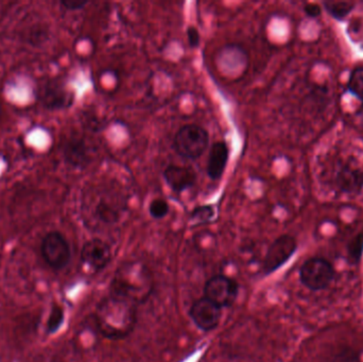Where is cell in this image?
<instances>
[{
	"mask_svg": "<svg viewBox=\"0 0 363 362\" xmlns=\"http://www.w3.org/2000/svg\"><path fill=\"white\" fill-rule=\"evenodd\" d=\"M153 288L155 281L148 267L140 261H128L117 269L111 295L138 306L150 298Z\"/></svg>",
	"mask_w": 363,
	"mask_h": 362,
	"instance_id": "cell-2",
	"label": "cell"
},
{
	"mask_svg": "<svg viewBox=\"0 0 363 362\" xmlns=\"http://www.w3.org/2000/svg\"><path fill=\"white\" fill-rule=\"evenodd\" d=\"M304 12L311 18H317L321 15L322 8L318 4H306L304 6Z\"/></svg>",
	"mask_w": 363,
	"mask_h": 362,
	"instance_id": "cell-23",
	"label": "cell"
},
{
	"mask_svg": "<svg viewBox=\"0 0 363 362\" xmlns=\"http://www.w3.org/2000/svg\"><path fill=\"white\" fill-rule=\"evenodd\" d=\"M298 244L296 238L290 235H281L274 240L267 251L264 261V274L273 273L285 265L296 253Z\"/></svg>",
	"mask_w": 363,
	"mask_h": 362,
	"instance_id": "cell-7",
	"label": "cell"
},
{
	"mask_svg": "<svg viewBox=\"0 0 363 362\" xmlns=\"http://www.w3.org/2000/svg\"><path fill=\"white\" fill-rule=\"evenodd\" d=\"M221 310L222 308L206 298H202L192 304L189 316L201 331L211 332L217 329L219 325L222 316Z\"/></svg>",
	"mask_w": 363,
	"mask_h": 362,
	"instance_id": "cell-8",
	"label": "cell"
},
{
	"mask_svg": "<svg viewBox=\"0 0 363 362\" xmlns=\"http://www.w3.org/2000/svg\"><path fill=\"white\" fill-rule=\"evenodd\" d=\"M40 94L42 101L49 108H65L72 103V94L61 84H47Z\"/></svg>",
	"mask_w": 363,
	"mask_h": 362,
	"instance_id": "cell-13",
	"label": "cell"
},
{
	"mask_svg": "<svg viewBox=\"0 0 363 362\" xmlns=\"http://www.w3.org/2000/svg\"><path fill=\"white\" fill-rule=\"evenodd\" d=\"M228 157H230V149L225 142H217L213 145L209 151L206 165L207 176L211 180L221 179L225 171Z\"/></svg>",
	"mask_w": 363,
	"mask_h": 362,
	"instance_id": "cell-12",
	"label": "cell"
},
{
	"mask_svg": "<svg viewBox=\"0 0 363 362\" xmlns=\"http://www.w3.org/2000/svg\"><path fill=\"white\" fill-rule=\"evenodd\" d=\"M326 12L339 21H343L355 9V2L350 1H324Z\"/></svg>",
	"mask_w": 363,
	"mask_h": 362,
	"instance_id": "cell-16",
	"label": "cell"
},
{
	"mask_svg": "<svg viewBox=\"0 0 363 362\" xmlns=\"http://www.w3.org/2000/svg\"><path fill=\"white\" fill-rule=\"evenodd\" d=\"M208 145V132L198 125H183L174 136V150L186 159H196L202 157Z\"/></svg>",
	"mask_w": 363,
	"mask_h": 362,
	"instance_id": "cell-3",
	"label": "cell"
},
{
	"mask_svg": "<svg viewBox=\"0 0 363 362\" xmlns=\"http://www.w3.org/2000/svg\"><path fill=\"white\" fill-rule=\"evenodd\" d=\"M238 283L224 276L209 278L204 286V298L220 308L230 307L238 297Z\"/></svg>",
	"mask_w": 363,
	"mask_h": 362,
	"instance_id": "cell-6",
	"label": "cell"
},
{
	"mask_svg": "<svg viewBox=\"0 0 363 362\" xmlns=\"http://www.w3.org/2000/svg\"><path fill=\"white\" fill-rule=\"evenodd\" d=\"M347 91L363 102V66H358L352 70L347 81Z\"/></svg>",
	"mask_w": 363,
	"mask_h": 362,
	"instance_id": "cell-17",
	"label": "cell"
},
{
	"mask_svg": "<svg viewBox=\"0 0 363 362\" xmlns=\"http://www.w3.org/2000/svg\"><path fill=\"white\" fill-rule=\"evenodd\" d=\"M169 210V204H168L166 200L162 199V198L152 200L150 205H149V214L155 219L165 218Z\"/></svg>",
	"mask_w": 363,
	"mask_h": 362,
	"instance_id": "cell-21",
	"label": "cell"
},
{
	"mask_svg": "<svg viewBox=\"0 0 363 362\" xmlns=\"http://www.w3.org/2000/svg\"><path fill=\"white\" fill-rule=\"evenodd\" d=\"M336 184L345 195H360L363 191V170L351 164L342 166L337 172Z\"/></svg>",
	"mask_w": 363,
	"mask_h": 362,
	"instance_id": "cell-11",
	"label": "cell"
},
{
	"mask_svg": "<svg viewBox=\"0 0 363 362\" xmlns=\"http://www.w3.org/2000/svg\"><path fill=\"white\" fill-rule=\"evenodd\" d=\"M89 4L87 0H64L61 2L62 6H65L68 10H80Z\"/></svg>",
	"mask_w": 363,
	"mask_h": 362,
	"instance_id": "cell-24",
	"label": "cell"
},
{
	"mask_svg": "<svg viewBox=\"0 0 363 362\" xmlns=\"http://www.w3.org/2000/svg\"><path fill=\"white\" fill-rule=\"evenodd\" d=\"M335 278V269L330 261L322 257H313L303 264L300 271L302 284L313 291L328 288Z\"/></svg>",
	"mask_w": 363,
	"mask_h": 362,
	"instance_id": "cell-4",
	"label": "cell"
},
{
	"mask_svg": "<svg viewBox=\"0 0 363 362\" xmlns=\"http://www.w3.org/2000/svg\"><path fill=\"white\" fill-rule=\"evenodd\" d=\"M138 305L110 295L98 304L95 318L98 331L111 340H121L130 335L138 321Z\"/></svg>",
	"mask_w": 363,
	"mask_h": 362,
	"instance_id": "cell-1",
	"label": "cell"
},
{
	"mask_svg": "<svg viewBox=\"0 0 363 362\" xmlns=\"http://www.w3.org/2000/svg\"><path fill=\"white\" fill-rule=\"evenodd\" d=\"M96 216L101 222L106 225H114L118 222L121 217V210L119 206L114 205L112 202L101 200L96 205Z\"/></svg>",
	"mask_w": 363,
	"mask_h": 362,
	"instance_id": "cell-15",
	"label": "cell"
},
{
	"mask_svg": "<svg viewBox=\"0 0 363 362\" xmlns=\"http://www.w3.org/2000/svg\"><path fill=\"white\" fill-rule=\"evenodd\" d=\"M111 259L112 251L110 246L99 238L85 242L81 251V261L94 271H101L108 267Z\"/></svg>",
	"mask_w": 363,
	"mask_h": 362,
	"instance_id": "cell-9",
	"label": "cell"
},
{
	"mask_svg": "<svg viewBox=\"0 0 363 362\" xmlns=\"http://www.w3.org/2000/svg\"><path fill=\"white\" fill-rule=\"evenodd\" d=\"M363 254V232L354 236L347 244V259L352 265L359 263Z\"/></svg>",
	"mask_w": 363,
	"mask_h": 362,
	"instance_id": "cell-19",
	"label": "cell"
},
{
	"mask_svg": "<svg viewBox=\"0 0 363 362\" xmlns=\"http://www.w3.org/2000/svg\"><path fill=\"white\" fill-rule=\"evenodd\" d=\"M66 161L77 168H83L89 163V150L83 140H74L68 142L64 150Z\"/></svg>",
	"mask_w": 363,
	"mask_h": 362,
	"instance_id": "cell-14",
	"label": "cell"
},
{
	"mask_svg": "<svg viewBox=\"0 0 363 362\" xmlns=\"http://www.w3.org/2000/svg\"><path fill=\"white\" fill-rule=\"evenodd\" d=\"M52 362H61V361H52Z\"/></svg>",
	"mask_w": 363,
	"mask_h": 362,
	"instance_id": "cell-25",
	"label": "cell"
},
{
	"mask_svg": "<svg viewBox=\"0 0 363 362\" xmlns=\"http://www.w3.org/2000/svg\"><path fill=\"white\" fill-rule=\"evenodd\" d=\"M215 216V210L211 205H201L190 213L189 219L194 222L205 223L211 221Z\"/></svg>",
	"mask_w": 363,
	"mask_h": 362,
	"instance_id": "cell-20",
	"label": "cell"
},
{
	"mask_svg": "<svg viewBox=\"0 0 363 362\" xmlns=\"http://www.w3.org/2000/svg\"><path fill=\"white\" fill-rule=\"evenodd\" d=\"M187 40L188 45H189V47H191V48H196V47L200 46L201 36L196 28L188 27Z\"/></svg>",
	"mask_w": 363,
	"mask_h": 362,
	"instance_id": "cell-22",
	"label": "cell"
},
{
	"mask_svg": "<svg viewBox=\"0 0 363 362\" xmlns=\"http://www.w3.org/2000/svg\"><path fill=\"white\" fill-rule=\"evenodd\" d=\"M164 180L172 191L180 193L196 184V174L191 167L172 164L164 171Z\"/></svg>",
	"mask_w": 363,
	"mask_h": 362,
	"instance_id": "cell-10",
	"label": "cell"
},
{
	"mask_svg": "<svg viewBox=\"0 0 363 362\" xmlns=\"http://www.w3.org/2000/svg\"><path fill=\"white\" fill-rule=\"evenodd\" d=\"M64 322V310L57 304L51 306L50 314L46 323V332L48 335L57 333Z\"/></svg>",
	"mask_w": 363,
	"mask_h": 362,
	"instance_id": "cell-18",
	"label": "cell"
},
{
	"mask_svg": "<svg viewBox=\"0 0 363 362\" xmlns=\"http://www.w3.org/2000/svg\"><path fill=\"white\" fill-rule=\"evenodd\" d=\"M40 253L45 263L53 270H62L69 264L72 252L69 244L60 232H49L43 238Z\"/></svg>",
	"mask_w": 363,
	"mask_h": 362,
	"instance_id": "cell-5",
	"label": "cell"
}]
</instances>
